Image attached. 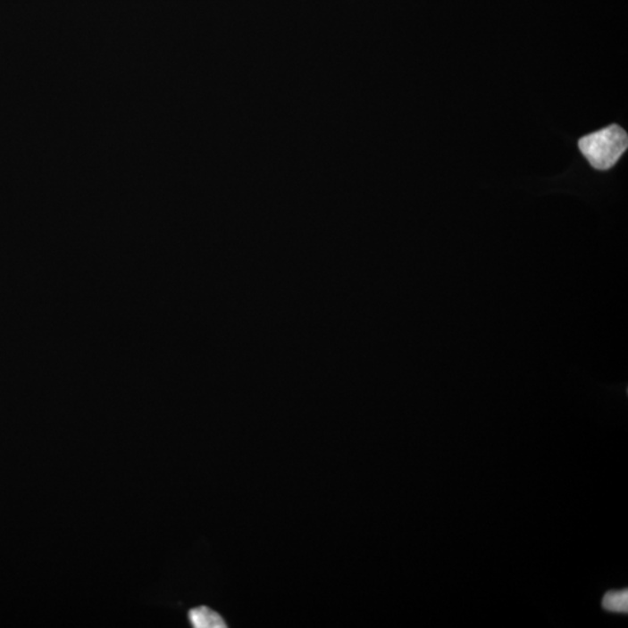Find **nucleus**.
<instances>
[{
    "label": "nucleus",
    "mask_w": 628,
    "mask_h": 628,
    "mask_svg": "<svg viewBox=\"0 0 628 628\" xmlns=\"http://www.w3.org/2000/svg\"><path fill=\"white\" fill-rule=\"evenodd\" d=\"M602 607L605 610L626 614L628 611L627 590L614 591L604 596Z\"/></svg>",
    "instance_id": "nucleus-3"
},
{
    "label": "nucleus",
    "mask_w": 628,
    "mask_h": 628,
    "mask_svg": "<svg viewBox=\"0 0 628 628\" xmlns=\"http://www.w3.org/2000/svg\"><path fill=\"white\" fill-rule=\"evenodd\" d=\"M627 145V133L618 125L589 134L579 142L582 154L597 171H607L614 167L626 152Z\"/></svg>",
    "instance_id": "nucleus-1"
},
{
    "label": "nucleus",
    "mask_w": 628,
    "mask_h": 628,
    "mask_svg": "<svg viewBox=\"0 0 628 628\" xmlns=\"http://www.w3.org/2000/svg\"><path fill=\"white\" fill-rule=\"evenodd\" d=\"M188 620L195 628H223L227 626L221 615L206 607L192 608L188 612Z\"/></svg>",
    "instance_id": "nucleus-2"
}]
</instances>
